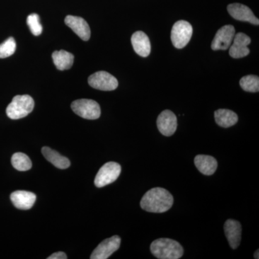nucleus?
<instances>
[{"label": "nucleus", "instance_id": "23", "mask_svg": "<svg viewBox=\"0 0 259 259\" xmlns=\"http://www.w3.org/2000/svg\"><path fill=\"white\" fill-rule=\"evenodd\" d=\"M16 42L13 37H10L8 40L0 45V59H5L14 54L16 50Z\"/></svg>", "mask_w": 259, "mask_h": 259}, {"label": "nucleus", "instance_id": "13", "mask_svg": "<svg viewBox=\"0 0 259 259\" xmlns=\"http://www.w3.org/2000/svg\"><path fill=\"white\" fill-rule=\"evenodd\" d=\"M157 127L163 136H172L177 128V118L175 114L168 110L162 112L157 118Z\"/></svg>", "mask_w": 259, "mask_h": 259}, {"label": "nucleus", "instance_id": "1", "mask_svg": "<svg viewBox=\"0 0 259 259\" xmlns=\"http://www.w3.org/2000/svg\"><path fill=\"white\" fill-rule=\"evenodd\" d=\"M174 197L168 190L156 187L148 191L141 201V208L149 212H166L173 205Z\"/></svg>", "mask_w": 259, "mask_h": 259}, {"label": "nucleus", "instance_id": "6", "mask_svg": "<svg viewBox=\"0 0 259 259\" xmlns=\"http://www.w3.org/2000/svg\"><path fill=\"white\" fill-rule=\"evenodd\" d=\"M121 173V166L116 162H108L100 168L95 180L97 187H103L117 180Z\"/></svg>", "mask_w": 259, "mask_h": 259}, {"label": "nucleus", "instance_id": "25", "mask_svg": "<svg viewBox=\"0 0 259 259\" xmlns=\"http://www.w3.org/2000/svg\"><path fill=\"white\" fill-rule=\"evenodd\" d=\"M49 259H66L67 258V256H66V253H64V252H56V253H54V254L51 255L48 258Z\"/></svg>", "mask_w": 259, "mask_h": 259}, {"label": "nucleus", "instance_id": "4", "mask_svg": "<svg viewBox=\"0 0 259 259\" xmlns=\"http://www.w3.org/2000/svg\"><path fill=\"white\" fill-rule=\"evenodd\" d=\"M193 28L189 22L180 20L173 25L171 39L174 47L178 49L185 48L192 38Z\"/></svg>", "mask_w": 259, "mask_h": 259}, {"label": "nucleus", "instance_id": "24", "mask_svg": "<svg viewBox=\"0 0 259 259\" xmlns=\"http://www.w3.org/2000/svg\"><path fill=\"white\" fill-rule=\"evenodd\" d=\"M27 24H28L29 28L31 31L32 35L35 36H38L42 32V27L40 23V18L36 13H33L29 15L27 18Z\"/></svg>", "mask_w": 259, "mask_h": 259}, {"label": "nucleus", "instance_id": "16", "mask_svg": "<svg viewBox=\"0 0 259 259\" xmlns=\"http://www.w3.org/2000/svg\"><path fill=\"white\" fill-rule=\"evenodd\" d=\"M131 42L136 54L147 57L151 54V47L149 38L145 32L137 31L131 37Z\"/></svg>", "mask_w": 259, "mask_h": 259}, {"label": "nucleus", "instance_id": "14", "mask_svg": "<svg viewBox=\"0 0 259 259\" xmlns=\"http://www.w3.org/2000/svg\"><path fill=\"white\" fill-rule=\"evenodd\" d=\"M225 234L233 249L239 246L241 241V225L235 220H228L224 225Z\"/></svg>", "mask_w": 259, "mask_h": 259}, {"label": "nucleus", "instance_id": "9", "mask_svg": "<svg viewBox=\"0 0 259 259\" xmlns=\"http://www.w3.org/2000/svg\"><path fill=\"white\" fill-rule=\"evenodd\" d=\"M121 239L118 236H114L107 238L100 243L94 250L90 258L107 259L119 249L120 246Z\"/></svg>", "mask_w": 259, "mask_h": 259}, {"label": "nucleus", "instance_id": "21", "mask_svg": "<svg viewBox=\"0 0 259 259\" xmlns=\"http://www.w3.org/2000/svg\"><path fill=\"white\" fill-rule=\"evenodd\" d=\"M12 165L15 169L25 171L32 168V162L30 158L23 153H15L12 156Z\"/></svg>", "mask_w": 259, "mask_h": 259}, {"label": "nucleus", "instance_id": "2", "mask_svg": "<svg viewBox=\"0 0 259 259\" xmlns=\"http://www.w3.org/2000/svg\"><path fill=\"white\" fill-rule=\"evenodd\" d=\"M151 251L158 259H179L184 253L182 245L169 238H158L153 241Z\"/></svg>", "mask_w": 259, "mask_h": 259}, {"label": "nucleus", "instance_id": "19", "mask_svg": "<svg viewBox=\"0 0 259 259\" xmlns=\"http://www.w3.org/2000/svg\"><path fill=\"white\" fill-rule=\"evenodd\" d=\"M214 120L218 125L227 128L236 125L238 117L236 113L231 110L220 109L214 112Z\"/></svg>", "mask_w": 259, "mask_h": 259}, {"label": "nucleus", "instance_id": "5", "mask_svg": "<svg viewBox=\"0 0 259 259\" xmlns=\"http://www.w3.org/2000/svg\"><path fill=\"white\" fill-rule=\"evenodd\" d=\"M76 115L88 120H96L101 115V109L96 101L88 99L75 100L71 105Z\"/></svg>", "mask_w": 259, "mask_h": 259}, {"label": "nucleus", "instance_id": "17", "mask_svg": "<svg viewBox=\"0 0 259 259\" xmlns=\"http://www.w3.org/2000/svg\"><path fill=\"white\" fill-rule=\"evenodd\" d=\"M194 164L201 173L207 176L212 175L218 168V162L215 158L207 155H198L196 156Z\"/></svg>", "mask_w": 259, "mask_h": 259}, {"label": "nucleus", "instance_id": "26", "mask_svg": "<svg viewBox=\"0 0 259 259\" xmlns=\"http://www.w3.org/2000/svg\"><path fill=\"white\" fill-rule=\"evenodd\" d=\"M258 253H259V250H257L255 252V253H254V258H255V259H258L259 258Z\"/></svg>", "mask_w": 259, "mask_h": 259}, {"label": "nucleus", "instance_id": "22", "mask_svg": "<svg viewBox=\"0 0 259 259\" xmlns=\"http://www.w3.org/2000/svg\"><path fill=\"white\" fill-rule=\"evenodd\" d=\"M241 88L248 93H258L259 91V78L255 75L243 76L240 80Z\"/></svg>", "mask_w": 259, "mask_h": 259}, {"label": "nucleus", "instance_id": "20", "mask_svg": "<svg viewBox=\"0 0 259 259\" xmlns=\"http://www.w3.org/2000/svg\"><path fill=\"white\" fill-rule=\"evenodd\" d=\"M42 153L47 160L51 162L54 166L61 169H66L70 166V161L67 158L61 156L57 151L51 148L44 147L42 148Z\"/></svg>", "mask_w": 259, "mask_h": 259}, {"label": "nucleus", "instance_id": "8", "mask_svg": "<svg viewBox=\"0 0 259 259\" xmlns=\"http://www.w3.org/2000/svg\"><path fill=\"white\" fill-rule=\"evenodd\" d=\"M236 35L234 27L227 25L222 27L216 32L211 48L213 51L227 50L231 47L233 38Z\"/></svg>", "mask_w": 259, "mask_h": 259}, {"label": "nucleus", "instance_id": "10", "mask_svg": "<svg viewBox=\"0 0 259 259\" xmlns=\"http://www.w3.org/2000/svg\"><path fill=\"white\" fill-rule=\"evenodd\" d=\"M233 44L230 48L229 54L233 59H241L250 54L248 46L251 42V39L243 32L235 35Z\"/></svg>", "mask_w": 259, "mask_h": 259}, {"label": "nucleus", "instance_id": "12", "mask_svg": "<svg viewBox=\"0 0 259 259\" xmlns=\"http://www.w3.org/2000/svg\"><path fill=\"white\" fill-rule=\"evenodd\" d=\"M64 22L66 25L69 27L81 40L84 41L90 40L91 30L84 19L80 17L68 15L65 18Z\"/></svg>", "mask_w": 259, "mask_h": 259}, {"label": "nucleus", "instance_id": "11", "mask_svg": "<svg viewBox=\"0 0 259 259\" xmlns=\"http://www.w3.org/2000/svg\"><path fill=\"white\" fill-rule=\"evenodd\" d=\"M232 18L239 21L248 22L255 25H258V19L253 15V12L248 7L239 3H233L227 8Z\"/></svg>", "mask_w": 259, "mask_h": 259}, {"label": "nucleus", "instance_id": "15", "mask_svg": "<svg viewBox=\"0 0 259 259\" xmlns=\"http://www.w3.org/2000/svg\"><path fill=\"white\" fill-rule=\"evenodd\" d=\"M12 202L15 207L20 209L31 208L36 200V195L28 191H15L10 195Z\"/></svg>", "mask_w": 259, "mask_h": 259}, {"label": "nucleus", "instance_id": "18", "mask_svg": "<svg viewBox=\"0 0 259 259\" xmlns=\"http://www.w3.org/2000/svg\"><path fill=\"white\" fill-rule=\"evenodd\" d=\"M52 59L56 69L59 71H64L72 67L74 56L71 53L64 50L56 51L52 54Z\"/></svg>", "mask_w": 259, "mask_h": 259}, {"label": "nucleus", "instance_id": "7", "mask_svg": "<svg viewBox=\"0 0 259 259\" xmlns=\"http://www.w3.org/2000/svg\"><path fill=\"white\" fill-rule=\"evenodd\" d=\"M88 83L92 88L102 91H112L118 87L115 76L106 71H97L89 77Z\"/></svg>", "mask_w": 259, "mask_h": 259}, {"label": "nucleus", "instance_id": "3", "mask_svg": "<svg viewBox=\"0 0 259 259\" xmlns=\"http://www.w3.org/2000/svg\"><path fill=\"white\" fill-rule=\"evenodd\" d=\"M34 105L35 102L30 95H17L7 107V115L12 120L23 118L32 112Z\"/></svg>", "mask_w": 259, "mask_h": 259}]
</instances>
